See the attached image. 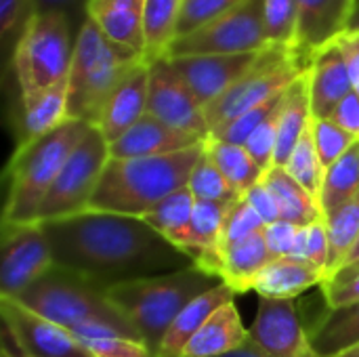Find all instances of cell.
Here are the masks:
<instances>
[{
    "mask_svg": "<svg viewBox=\"0 0 359 357\" xmlns=\"http://www.w3.org/2000/svg\"><path fill=\"white\" fill-rule=\"evenodd\" d=\"M40 225L55 265L95 282L103 290L196 265L189 255L151 229L141 217L84 210Z\"/></svg>",
    "mask_w": 359,
    "mask_h": 357,
    "instance_id": "1",
    "label": "cell"
},
{
    "mask_svg": "<svg viewBox=\"0 0 359 357\" xmlns=\"http://www.w3.org/2000/svg\"><path fill=\"white\" fill-rule=\"evenodd\" d=\"M202 154L204 147L200 143L183 151L154 158H109L86 210L145 217L162 200L187 187Z\"/></svg>",
    "mask_w": 359,
    "mask_h": 357,
    "instance_id": "2",
    "label": "cell"
},
{
    "mask_svg": "<svg viewBox=\"0 0 359 357\" xmlns=\"http://www.w3.org/2000/svg\"><path fill=\"white\" fill-rule=\"evenodd\" d=\"M219 284H223L219 278L206 274L198 265H191L181 271L116 284L107 288L105 295L137 328L149 351L158 356L164 335L177 316L194 299Z\"/></svg>",
    "mask_w": 359,
    "mask_h": 357,
    "instance_id": "3",
    "label": "cell"
},
{
    "mask_svg": "<svg viewBox=\"0 0 359 357\" xmlns=\"http://www.w3.org/2000/svg\"><path fill=\"white\" fill-rule=\"evenodd\" d=\"M90 126L95 124L69 118L59 128L17 145L6 168L8 194L2 223H38L50 185Z\"/></svg>",
    "mask_w": 359,
    "mask_h": 357,
    "instance_id": "4",
    "label": "cell"
},
{
    "mask_svg": "<svg viewBox=\"0 0 359 357\" xmlns=\"http://www.w3.org/2000/svg\"><path fill=\"white\" fill-rule=\"evenodd\" d=\"M145 57L109 40L90 19L76 38L67 78V114L72 120L97 124L107 99Z\"/></svg>",
    "mask_w": 359,
    "mask_h": 357,
    "instance_id": "5",
    "label": "cell"
},
{
    "mask_svg": "<svg viewBox=\"0 0 359 357\" xmlns=\"http://www.w3.org/2000/svg\"><path fill=\"white\" fill-rule=\"evenodd\" d=\"M17 301L69 332L80 326H105L128 339L143 341L101 286L57 265L21 292Z\"/></svg>",
    "mask_w": 359,
    "mask_h": 357,
    "instance_id": "6",
    "label": "cell"
},
{
    "mask_svg": "<svg viewBox=\"0 0 359 357\" xmlns=\"http://www.w3.org/2000/svg\"><path fill=\"white\" fill-rule=\"evenodd\" d=\"M78 32L65 15H36L11 57L21 103L69 78Z\"/></svg>",
    "mask_w": 359,
    "mask_h": 357,
    "instance_id": "7",
    "label": "cell"
},
{
    "mask_svg": "<svg viewBox=\"0 0 359 357\" xmlns=\"http://www.w3.org/2000/svg\"><path fill=\"white\" fill-rule=\"evenodd\" d=\"M307 69L309 61L294 48H265L257 63L223 97L204 109L210 133L236 120L244 112L284 95Z\"/></svg>",
    "mask_w": 359,
    "mask_h": 357,
    "instance_id": "8",
    "label": "cell"
},
{
    "mask_svg": "<svg viewBox=\"0 0 359 357\" xmlns=\"http://www.w3.org/2000/svg\"><path fill=\"white\" fill-rule=\"evenodd\" d=\"M109 158L107 139L97 126H90L50 185L38 210V223L84 213Z\"/></svg>",
    "mask_w": 359,
    "mask_h": 357,
    "instance_id": "9",
    "label": "cell"
},
{
    "mask_svg": "<svg viewBox=\"0 0 359 357\" xmlns=\"http://www.w3.org/2000/svg\"><path fill=\"white\" fill-rule=\"evenodd\" d=\"M269 48L263 25V0H242L210 25L177 38L166 59L191 55H242Z\"/></svg>",
    "mask_w": 359,
    "mask_h": 357,
    "instance_id": "10",
    "label": "cell"
},
{
    "mask_svg": "<svg viewBox=\"0 0 359 357\" xmlns=\"http://www.w3.org/2000/svg\"><path fill=\"white\" fill-rule=\"evenodd\" d=\"M55 267V259L40 223H2L0 297L17 299Z\"/></svg>",
    "mask_w": 359,
    "mask_h": 357,
    "instance_id": "11",
    "label": "cell"
},
{
    "mask_svg": "<svg viewBox=\"0 0 359 357\" xmlns=\"http://www.w3.org/2000/svg\"><path fill=\"white\" fill-rule=\"evenodd\" d=\"M0 314L21 357H93L67 328L42 318L13 297H0Z\"/></svg>",
    "mask_w": 359,
    "mask_h": 357,
    "instance_id": "12",
    "label": "cell"
},
{
    "mask_svg": "<svg viewBox=\"0 0 359 357\" xmlns=\"http://www.w3.org/2000/svg\"><path fill=\"white\" fill-rule=\"evenodd\" d=\"M147 114L177 130L191 133L202 141L210 135L204 107L198 103L170 59H158L149 63Z\"/></svg>",
    "mask_w": 359,
    "mask_h": 357,
    "instance_id": "13",
    "label": "cell"
},
{
    "mask_svg": "<svg viewBox=\"0 0 359 357\" xmlns=\"http://www.w3.org/2000/svg\"><path fill=\"white\" fill-rule=\"evenodd\" d=\"M263 53V50H261ZM261 53L242 55H191L170 59L198 103L206 109L223 97L259 59Z\"/></svg>",
    "mask_w": 359,
    "mask_h": 357,
    "instance_id": "14",
    "label": "cell"
},
{
    "mask_svg": "<svg viewBox=\"0 0 359 357\" xmlns=\"http://www.w3.org/2000/svg\"><path fill=\"white\" fill-rule=\"evenodd\" d=\"M250 341L271 357H316L292 301L261 299Z\"/></svg>",
    "mask_w": 359,
    "mask_h": 357,
    "instance_id": "15",
    "label": "cell"
},
{
    "mask_svg": "<svg viewBox=\"0 0 359 357\" xmlns=\"http://www.w3.org/2000/svg\"><path fill=\"white\" fill-rule=\"evenodd\" d=\"M358 0H299L294 50L309 63L326 46L349 32Z\"/></svg>",
    "mask_w": 359,
    "mask_h": 357,
    "instance_id": "16",
    "label": "cell"
},
{
    "mask_svg": "<svg viewBox=\"0 0 359 357\" xmlns=\"http://www.w3.org/2000/svg\"><path fill=\"white\" fill-rule=\"evenodd\" d=\"M202 139L177 130L162 120L154 118L151 114H145L135 126H130L118 141L109 143V156L118 160H130V158H154V156H166L175 151L189 149L194 145H200Z\"/></svg>",
    "mask_w": 359,
    "mask_h": 357,
    "instance_id": "17",
    "label": "cell"
},
{
    "mask_svg": "<svg viewBox=\"0 0 359 357\" xmlns=\"http://www.w3.org/2000/svg\"><path fill=\"white\" fill-rule=\"evenodd\" d=\"M147 93H149V63H139L124 82L107 99L97 128L107 139V143L118 141L130 126H135L147 114Z\"/></svg>",
    "mask_w": 359,
    "mask_h": 357,
    "instance_id": "18",
    "label": "cell"
},
{
    "mask_svg": "<svg viewBox=\"0 0 359 357\" xmlns=\"http://www.w3.org/2000/svg\"><path fill=\"white\" fill-rule=\"evenodd\" d=\"M309 97L313 118H330L337 105L353 93L347 59L339 42L322 48L309 63Z\"/></svg>",
    "mask_w": 359,
    "mask_h": 357,
    "instance_id": "19",
    "label": "cell"
},
{
    "mask_svg": "<svg viewBox=\"0 0 359 357\" xmlns=\"http://www.w3.org/2000/svg\"><path fill=\"white\" fill-rule=\"evenodd\" d=\"M88 19L109 40L145 57V0H90Z\"/></svg>",
    "mask_w": 359,
    "mask_h": 357,
    "instance_id": "20",
    "label": "cell"
},
{
    "mask_svg": "<svg viewBox=\"0 0 359 357\" xmlns=\"http://www.w3.org/2000/svg\"><path fill=\"white\" fill-rule=\"evenodd\" d=\"M326 274L313 267L307 261L282 257L273 259L252 282V290L259 292L261 299L273 301H292L309 288L324 286Z\"/></svg>",
    "mask_w": 359,
    "mask_h": 357,
    "instance_id": "21",
    "label": "cell"
},
{
    "mask_svg": "<svg viewBox=\"0 0 359 357\" xmlns=\"http://www.w3.org/2000/svg\"><path fill=\"white\" fill-rule=\"evenodd\" d=\"M250 341V330L244 328L240 311L233 301L219 307L206 324L194 335V339L185 345L181 357H219L236 351L244 343Z\"/></svg>",
    "mask_w": 359,
    "mask_h": 357,
    "instance_id": "22",
    "label": "cell"
},
{
    "mask_svg": "<svg viewBox=\"0 0 359 357\" xmlns=\"http://www.w3.org/2000/svg\"><path fill=\"white\" fill-rule=\"evenodd\" d=\"M316 357H337L359 345V301L326 307L307 330Z\"/></svg>",
    "mask_w": 359,
    "mask_h": 357,
    "instance_id": "23",
    "label": "cell"
},
{
    "mask_svg": "<svg viewBox=\"0 0 359 357\" xmlns=\"http://www.w3.org/2000/svg\"><path fill=\"white\" fill-rule=\"evenodd\" d=\"M233 290L227 284H219L198 299H194L170 324L168 332L164 335V341L160 345V351L156 357H181L185 345L194 339V335L206 324V320L225 303L233 301Z\"/></svg>",
    "mask_w": 359,
    "mask_h": 357,
    "instance_id": "24",
    "label": "cell"
},
{
    "mask_svg": "<svg viewBox=\"0 0 359 357\" xmlns=\"http://www.w3.org/2000/svg\"><path fill=\"white\" fill-rule=\"evenodd\" d=\"M311 120H313V112H311V97H309V78L305 72L297 82H292V86L284 95L280 120H278V147H276L273 166L284 168L288 164L297 143L311 126Z\"/></svg>",
    "mask_w": 359,
    "mask_h": 357,
    "instance_id": "25",
    "label": "cell"
},
{
    "mask_svg": "<svg viewBox=\"0 0 359 357\" xmlns=\"http://www.w3.org/2000/svg\"><path fill=\"white\" fill-rule=\"evenodd\" d=\"M271 261L273 259L269 255L265 236L263 231H259L223 252L221 282L227 284L233 292H248L252 290V282L257 280V276Z\"/></svg>",
    "mask_w": 359,
    "mask_h": 357,
    "instance_id": "26",
    "label": "cell"
},
{
    "mask_svg": "<svg viewBox=\"0 0 359 357\" xmlns=\"http://www.w3.org/2000/svg\"><path fill=\"white\" fill-rule=\"evenodd\" d=\"M261 183L273 194L278 206H280V215L282 221L294 223V225H311L324 219L318 202L307 194V189H303L290 175L286 168L282 166H271L269 170H265Z\"/></svg>",
    "mask_w": 359,
    "mask_h": 357,
    "instance_id": "27",
    "label": "cell"
},
{
    "mask_svg": "<svg viewBox=\"0 0 359 357\" xmlns=\"http://www.w3.org/2000/svg\"><path fill=\"white\" fill-rule=\"evenodd\" d=\"M21 141H34L69 120L67 114V80L42 90L29 101L21 103Z\"/></svg>",
    "mask_w": 359,
    "mask_h": 357,
    "instance_id": "28",
    "label": "cell"
},
{
    "mask_svg": "<svg viewBox=\"0 0 359 357\" xmlns=\"http://www.w3.org/2000/svg\"><path fill=\"white\" fill-rule=\"evenodd\" d=\"M202 147H204V154L212 160V164L223 173V177L229 181V185L242 198L265 175V170L252 160V156L246 151L244 145L227 143L223 139H217V137L208 135L202 141Z\"/></svg>",
    "mask_w": 359,
    "mask_h": 357,
    "instance_id": "29",
    "label": "cell"
},
{
    "mask_svg": "<svg viewBox=\"0 0 359 357\" xmlns=\"http://www.w3.org/2000/svg\"><path fill=\"white\" fill-rule=\"evenodd\" d=\"M183 0H145V61L166 59L177 38V25Z\"/></svg>",
    "mask_w": 359,
    "mask_h": 357,
    "instance_id": "30",
    "label": "cell"
},
{
    "mask_svg": "<svg viewBox=\"0 0 359 357\" xmlns=\"http://www.w3.org/2000/svg\"><path fill=\"white\" fill-rule=\"evenodd\" d=\"M359 196V141L353 143V147L339 160L334 162L322 183V194H320V210L324 219L332 213H337L341 206L351 202Z\"/></svg>",
    "mask_w": 359,
    "mask_h": 357,
    "instance_id": "31",
    "label": "cell"
},
{
    "mask_svg": "<svg viewBox=\"0 0 359 357\" xmlns=\"http://www.w3.org/2000/svg\"><path fill=\"white\" fill-rule=\"evenodd\" d=\"M328 240H330V257H328V280L341 271L355 246L359 238V196L341 206L337 213L326 219ZM326 280V282H328Z\"/></svg>",
    "mask_w": 359,
    "mask_h": 357,
    "instance_id": "32",
    "label": "cell"
},
{
    "mask_svg": "<svg viewBox=\"0 0 359 357\" xmlns=\"http://www.w3.org/2000/svg\"><path fill=\"white\" fill-rule=\"evenodd\" d=\"M194 208H196V198L187 187H183L172 196H168L166 200H162L151 213H147L141 219L160 236H164L170 244H177L191 223Z\"/></svg>",
    "mask_w": 359,
    "mask_h": 357,
    "instance_id": "33",
    "label": "cell"
},
{
    "mask_svg": "<svg viewBox=\"0 0 359 357\" xmlns=\"http://www.w3.org/2000/svg\"><path fill=\"white\" fill-rule=\"evenodd\" d=\"M72 335L93 357H156L143 341L128 339L105 326H80L74 328Z\"/></svg>",
    "mask_w": 359,
    "mask_h": 357,
    "instance_id": "34",
    "label": "cell"
},
{
    "mask_svg": "<svg viewBox=\"0 0 359 357\" xmlns=\"http://www.w3.org/2000/svg\"><path fill=\"white\" fill-rule=\"evenodd\" d=\"M284 168L288 170V175L303 189H307V194L320 206V194H322V183H324L326 168L322 166L320 156L316 151L313 137H311V126L305 130V135L297 143V147H294V151H292V156H290V160H288V164Z\"/></svg>",
    "mask_w": 359,
    "mask_h": 357,
    "instance_id": "35",
    "label": "cell"
},
{
    "mask_svg": "<svg viewBox=\"0 0 359 357\" xmlns=\"http://www.w3.org/2000/svg\"><path fill=\"white\" fill-rule=\"evenodd\" d=\"M263 25L269 46L294 48L299 0H263Z\"/></svg>",
    "mask_w": 359,
    "mask_h": 357,
    "instance_id": "36",
    "label": "cell"
},
{
    "mask_svg": "<svg viewBox=\"0 0 359 357\" xmlns=\"http://www.w3.org/2000/svg\"><path fill=\"white\" fill-rule=\"evenodd\" d=\"M187 189L194 194L196 200H210V202H238L242 196L229 185L223 173L212 164V160L202 154L198 164L191 170L187 181Z\"/></svg>",
    "mask_w": 359,
    "mask_h": 357,
    "instance_id": "37",
    "label": "cell"
},
{
    "mask_svg": "<svg viewBox=\"0 0 359 357\" xmlns=\"http://www.w3.org/2000/svg\"><path fill=\"white\" fill-rule=\"evenodd\" d=\"M311 137H313V145L320 156V162L326 170L334 162H339L353 147V143H358L347 130H343L330 118H313Z\"/></svg>",
    "mask_w": 359,
    "mask_h": 357,
    "instance_id": "38",
    "label": "cell"
},
{
    "mask_svg": "<svg viewBox=\"0 0 359 357\" xmlns=\"http://www.w3.org/2000/svg\"><path fill=\"white\" fill-rule=\"evenodd\" d=\"M284 95H286V93H284ZM284 95L273 97V99H269V101H265V103H261V105H257V107L244 112L242 116H238L236 120L227 122L225 126L212 130L210 135L217 137V139H223V141H227V143L244 145V143L248 141V137H250L267 118H271V116L280 109V105H282V101H284Z\"/></svg>",
    "mask_w": 359,
    "mask_h": 357,
    "instance_id": "39",
    "label": "cell"
},
{
    "mask_svg": "<svg viewBox=\"0 0 359 357\" xmlns=\"http://www.w3.org/2000/svg\"><path fill=\"white\" fill-rule=\"evenodd\" d=\"M265 229V223L263 219L250 208V204L240 198L238 202L231 204L229 213H227V219H225V225H223V234H221V242H219V250L221 255L229 248H233L236 244L248 240L250 236L259 234Z\"/></svg>",
    "mask_w": 359,
    "mask_h": 357,
    "instance_id": "40",
    "label": "cell"
},
{
    "mask_svg": "<svg viewBox=\"0 0 359 357\" xmlns=\"http://www.w3.org/2000/svg\"><path fill=\"white\" fill-rule=\"evenodd\" d=\"M240 2L242 0H183L179 25H177V38L194 34V32L210 25L225 13L236 8Z\"/></svg>",
    "mask_w": 359,
    "mask_h": 357,
    "instance_id": "41",
    "label": "cell"
},
{
    "mask_svg": "<svg viewBox=\"0 0 359 357\" xmlns=\"http://www.w3.org/2000/svg\"><path fill=\"white\" fill-rule=\"evenodd\" d=\"M36 17V0H0V36L4 53L13 57L15 46Z\"/></svg>",
    "mask_w": 359,
    "mask_h": 357,
    "instance_id": "42",
    "label": "cell"
},
{
    "mask_svg": "<svg viewBox=\"0 0 359 357\" xmlns=\"http://www.w3.org/2000/svg\"><path fill=\"white\" fill-rule=\"evenodd\" d=\"M282 109V105H280ZM280 109L267 118L244 143L246 151L252 156V160L263 168L269 170L273 166V158H276V147H278V120H280Z\"/></svg>",
    "mask_w": 359,
    "mask_h": 357,
    "instance_id": "43",
    "label": "cell"
},
{
    "mask_svg": "<svg viewBox=\"0 0 359 357\" xmlns=\"http://www.w3.org/2000/svg\"><path fill=\"white\" fill-rule=\"evenodd\" d=\"M303 225H294L288 221H278L271 225H265L263 236L269 248L271 259H282V257H292L294 252V244H297V236L299 229Z\"/></svg>",
    "mask_w": 359,
    "mask_h": 357,
    "instance_id": "44",
    "label": "cell"
},
{
    "mask_svg": "<svg viewBox=\"0 0 359 357\" xmlns=\"http://www.w3.org/2000/svg\"><path fill=\"white\" fill-rule=\"evenodd\" d=\"M328 257H330V240L326 221H318L307 225V242H305V261L326 274L328 280Z\"/></svg>",
    "mask_w": 359,
    "mask_h": 357,
    "instance_id": "45",
    "label": "cell"
},
{
    "mask_svg": "<svg viewBox=\"0 0 359 357\" xmlns=\"http://www.w3.org/2000/svg\"><path fill=\"white\" fill-rule=\"evenodd\" d=\"M322 295L326 299V307H341L359 301V271L341 278H330L322 286Z\"/></svg>",
    "mask_w": 359,
    "mask_h": 357,
    "instance_id": "46",
    "label": "cell"
},
{
    "mask_svg": "<svg viewBox=\"0 0 359 357\" xmlns=\"http://www.w3.org/2000/svg\"><path fill=\"white\" fill-rule=\"evenodd\" d=\"M88 2L90 0H36V15H44V13L65 15L76 27V32L80 34L82 25L88 19Z\"/></svg>",
    "mask_w": 359,
    "mask_h": 357,
    "instance_id": "47",
    "label": "cell"
},
{
    "mask_svg": "<svg viewBox=\"0 0 359 357\" xmlns=\"http://www.w3.org/2000/svg\"><path fill=\"white\" fill-rule=\"evenodd\" d=\"M244 200L250 204V208L263 219L265 225H271V223H278L282 221V215H280V206L273 198V194L259 181L252 189L246 191Z\"/></svg>",
    "mask_w": 359,
    "mask_h": 357,
    "instance_id": "48",
    "label": "cell"
},
{
    "mask_svg": "<svg viewBox=\"0 0 359 357\" xmlns=\"http://www.w3.org/2000/svg\"><path fill=\"white\" fill-rule=\"evenodd\" d=\"M330 120L339 124L343 130H347L355 141H359V95L353 90L349 93L337 109L330 114Z\"/></svg>",
    "mask_w": 359,
    "mask_h": 357,
    "instance_id": "49",
    "label": "cell"
},
{
    "mask_svg": "<svg viewBox=\"0 0 359 357\" xmlns=\"http://www.w3.org/2000/svg\"><path fill=\"white\" fill-rule=\"evenodd\" d=\"M337 42H339L345 59H347V67H349V76H351L353 90L359 95V32L349 29Z\"/></svg>",
    "mask_w": 359,
    "mask_h": 357,
    "instance_id": "50",
    "label": "cell"
},
{
    "mask_svg": "<svg viewBox=\"0 0 359 357\" xmlns=\"http://www.w3.org/2000/svg\"><path fill=\"white\" fill-rule=\"evenodd\" d=\"M219 357H271L267 356L259 345H255L252 341H248V343H244L242 347H238L236 351H229V353H225V356H219Z\"/></svg>",
    "mask_w": 359,
    "mask_h": 357,
    "instance_id": "51",
    "label": "cell"
},
{
    "mask_svg": "<svg viewBox=\"0 0 359 357\" xmlns=\"http://www.w3.org/2000/svg\"><path fill=\"white\" fill-rule=\"evenodd\" d=\"M359 261V238L358 242H355V246H353V250H351V255H349V259H347V263H345V267H349V265H353V263H358Z\"/></svg>",
    "mask_w": 359,
    "mask_h": 357,
    "instance_id": "52",
    "label": "cell"
},
{
    "mask_svg": "<svg viewBox=\"0 0 359 357\" xmlns=\"http://www.w3.org/2000/svg\"><path fill=\"white\" fill-rule=\"evenodd\" d=\"M353 271H359V261L358 263H353V265H349V267H343L341 271H337L332 278H341V276H349V274H353Z\"/></svg>",
    "mask_w": 359,
    "mask_h": 357,
    "instance_id": "53",
    "label": "cell"
},
{
    "mask_svg": "<svg viewBox=\"0 0 359 357\" xmlns=\"http://www.w3.org/2000/svg\"><path fill=\"white\" fill-rule=\"evenodd\" d=\"M349 29L359 32V0H358V6H355V13H353V19H351V25H349Z\"/></svg>",
    "mask_w": 359,
    "mask_h": 357,
    "instance_id": "54",
    "label": "cell"
},
{
    "mask_svg": "<svg viewBox=\"0 0 359 357\" xmlns=\"http://www.w3.org/2000/svg\"><path fill=\"white\" fill-rule=\"evenodd\" d=\"M337 357H359V345H355L353 349H349V351H345V353H341V356Z\"/></svg>",
    "mask_w": 359,
    "mask_h": 357,
    "instance_id": "55",
    "label": "cell"
},
{
    "mask_svg": "<svg viewBox=\"0 0 359 357\" xmlns=\"http://www.w3.org/2000/svg\"><path fill=\"white\" fill-rule=\"evenodd\" d=\"M0 357H15L8 349H2V353H0ZM17 357H21V356H17Z\"/></svg>",
    "mask_w": 359,
    "mask_h": 357,
    "instance_id": "56",
    "label": "cell"
}]
</instances>
